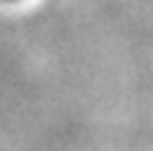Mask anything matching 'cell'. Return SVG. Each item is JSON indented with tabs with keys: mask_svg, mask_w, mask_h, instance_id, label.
Listing matches in <instances>:
<instances>
[{
	"mask_svg": "<svg viewBox=\"0 0 153 151\" xmlns=\"http://www.w3.org/2000/svg\"><path fill=\"white\" fill-rule=\"evenodd\" d=\"M8 3H13V0H8Z\"/></svg>",
	"mask_w": 153,
	"mask_h": 151,
	"instance_id": "1",
	"label": "cell"
}]
</instances>
